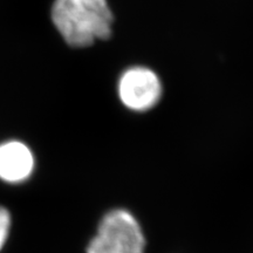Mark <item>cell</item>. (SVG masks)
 Masks as SVG:
<instances>
[{"mask_svg": "<svg viewBox=\"0 0 253 253\" xmlns=\"http://www.w3.org/2000/svg\"><path fill=\"white\" fill-rule=\"evenodd\" d=\"M52 19L72 47H87L112 34L113 13L107 0H55Z\"/></svg>", "mask_w": 253, "mask_h": 253, "instance_id": "6da1fadb", "label": "cell"}, {"mask_svg": "<svg viewBox=\"0 0 253 253\" xmlns=\"http://www.w3.org/2000/svg\"><path fill=\"white\" fill-rule=\"evenodd\" d=\"M143 232L128 211L116 209L102 218L87 253H144Z\"/></svg>", "mask_w": 253, "mask_h": 253, "instance_id": "7a4b0ae2", "label": "cell"}, {"mask_svg": "<svg viewBox=\"0 0 253 253\" xmlns=\"http://www.w3.org/2000/svg\"><path fill=\"white\" fill-rule=\"evenodd\" d=\"M120 99L132 110L150 109L161 96V82L153 71L135 67L122 75L119 84Z\"/></svg>", "mask_w": 253, "mask_h": 253, "instance_id": "3957f363", "label": "cell"}, {"mask_svg": "<svg viewBox=\"0 0 253 253\" xmlns=\"http://www.w3.org/2000/svg\"><path fill=\"white\" fill-rule=\"evenodd\" d=\"M34 158L27 145L18 141L0 145V178L8 183L27 179L33 171Z\"/></svg>", "mask_w": 253, "mask_h": 253, "instance_id": "277c9868", "label": "cell"}, {"mask_svg": "<svg viewBox=\"0 0 253 253\" xmlns=\"http://www.w3.org/2000/svg\"><path fill=\"white\" fill-rule=\"evenodd\" d=\"M9 227H11V216L5 208L0 207V250L7 240Z\"/></svg>", "mask_w": 253, "mask_h": 253, "instance_id": "5b68a950", "label": "cell"}]
</instances>
